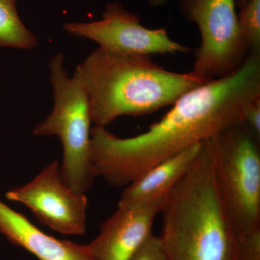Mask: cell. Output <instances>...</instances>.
Segmentation results:
<instances>
[{
    "mask_svg": "<svg viewBox=\"0 0 260 260\" xmlns=\"http://www.w3.org/2000/svg\"><path fill=\"white\" fill-rule=\"evenodd\" d=\"M158 236L168 260H236L237 237L219 197L208 142L167 195Z\"/></svg>",
    "mask_w": 260,
    "mask_h": 260,
    "instance_id": "obj_3",
    "label": "cell"
},
{
    "mask_svg": "<svg viewBox=\"0 0 260 260\" xmlns=\"http://www.w3.org/2000/svg\"><path fill=\"white\" fill-rule=\"evenodd\" d=\"M129 260H168L158 236L152 234Z\"/></svg>",
    "mask_w": 260,
    "mask_h": 260,
    "instance_id": "obj_15",
    "label": "cell"
},
{
    "mask_svg": "<svg viewBox=\"0 0 260 260\" xmlns=\"http://www.w3.org/2000/svg\"><path fill=\"white\" fill-rule=\"evenodd\" d=\"M90 101L92 121L106 127L124 116H141L172 105L183 94L208 83L192 72L169 71L150 56L97 48L78 64Z\"/></svg>",
    "mask_w": 260,
    "mask_h": 260,
    "instance_id": "obj_2",
    "label": "cell"
},
{
    "mask_svg": "<svg viewBox=\"0 0 260 260\" xmlns=\"http://www.w3.org/2000/svg\"><path fill=\"white\" fill-rule=\"evenodd\" d=\"M238 18L249 54L260 55V0H248Z\"/></svg>",
    "mask_w": 260,
    "mask_h": 260,
    "instance_id": "obj_13",
    "label": "cell"
},
{
    "mask_svg": "<svg viewBox=\"0 0 260 260\" xmlns=\"http://www.w3.org/2000/svg\"><path fill=\"white\" fill-rule=\"evenodd\" d=\"M243 123L260 138V97L246 108Z\"/></svg>",
    "mask_w": 260,
    "mask_h": 260,
    "instance_id": "obj_16",
    "label": "cell"
},
{
    "mask_svg": "<svg viewBox=\"0 0 260 260\" xmlns=\"http://www.w3.org/2000/svg\"><path fill=\"white\" fill-rule=\"evenodd\" d=\"M236 260H260V230L237 237Z\"/></svg>",
    "mask_w": 260,
    "mask_h": 260,
    "instance_id": "obj_14",
    "label": "cell"
},
{
    "mask_svg": "<svg viewBox=\"0 0 260 260\" xmlns=\"http://www.w3.org/2000/svg\"><path fill=\"white\" fill-rule=\"evenodd\" d=\"M260 97V55L249 54L232 75L193 89L141 134L120 138L106 127L91 129L97 177L125 187L155 164L220 132L242 124L246 108Z\"/></svg>",
    "mask_w": 260,
    "mask_h": 260,
    "instance_id": "obj_1",
    "label": "cell"
},
{
    "mask_svg": "<svg viewBox=\"0 0 260 260\" xmlns=\"http://www.w3.org/2000/svg\"><path fill=\"white\" fill-rule=\"evenodd\" d=\"M168 0H147L149 5L154 8L162 6L167 3Z\"/></svg>",
    "mask_w": 260,
    "mask_h": 260,
    "instance_id": "obj_17",
    "label": "cell"
},
{
    "mask_svg": "<svg viewBox=\"0 0 260 260\" xmlns=\"http://www.w3.org/2000/svg\"><path fill=\"white\" fill-rule=\"evenodd\" d=\"M0 234L37 260H94L88 245L59 239L43 232L26 216L0 200Z\"/></svg>",
    "mask_w": 260,
    "mask_h": 260,
    "instance_id": "obj_10",
    "label": "cell"
},
{
    "mask_svg": "<svg viewBox=\"0 0 260 260\" xmlns=\"http://www.w3.org/2000/svg\"><path fill=\"white\" fill-rule=\"evenodd\" d=\"M18 0H0V48L31 50L37 38L23 23L18 13Z\"/></svg>",
    "mask_w": 260,
    "mask_h": 260,
    "instance_id": "obj_12",
    "label": "cell"
},
{
    "mask_svg": "<svg viewBox=\"0 0 260 260\" xmlns=\"http://www.w3.org/2000/svg\"><path fill=\"white\" fill-rule=\"evenodd\" d=\"M5 197L26 206L39 222L56 232L85 234L88 198L67 185L57 160L49 162L28 184L7 191Z\"/></svg>",
    "mask_w": 260,
    "mask_h": 260,
    "instance_id": "obj_8",
    "label": "cell"
},
{
    "mask_svg": "<svg viewBox=\"0 0 260 260\" xmlns=\"http://www.w3.org/2000/svg\"><path fill=\"white\" fill-rule=\"evenodd\" d=\"M247 2L248 0H237V2H236V5H237L239 8H242L243 6L245 5Z\"/></svg>",
    "mask_w": 260,
    "mask_h": 260,
    "instance_id": "obj_18",
    "label": "cell"
},
{
    "mask_svg": "<svg viewBox=\"0 0 260 260\" xmlns=\"http://www.w3.org/2000/svg\"><path fill=\"white\" fill-rule=\"evenodd\" d=\"M236 0H181L183 16L201 36L192 72L207 81L232 75L249 55L236 13Z\"/></svg>",
    "mask_w": 260,
    "mask_h": 260,
    "instance_id": "obj_6",
    "label": "cell"
},
{
    "mask_svg": "<svg viewBox=\"0 0 260 260\" xmlns=\"http://www.w3.org/2000/svg\"><path fill=\"white\" fill-rule=\"evenodd\" d=\"M207 142L219 197L236 235L260 230L259 137L242 123Z\"/></svg>",
    "mask_w": 260,
    "mask_h": 260,
    "instance_id": "obj_5",
    "label": "cell"
},
{
    "mask_svg": "<svg viewBox=\"0 0 260 260\" xmlns=\"http://www.w3.org/2000/svg\"><path fill=\"white\" fill-rule=\"evenodd\" d=\"M203 143L193 145L143 173L125 186L118 205L146 203L166 198L194 165Z\"/></svg>",
    "mask_w": 260,
    "mask_h": 260,
    "instance_id": "obj_11",
    "label": "cell"
},
{
    "mask_svg": "<svg viewBox=\"0 0 260 260\" xmlns=\"http://www.w3.org/2000/svg\"><path fill=\"white\" fill-rule=\"evenodd\" d=\"M63 28L70 35L96 43L100 49L119 54L150 56L191 51L171 39L165 28L143 26L138 15L119 2L108 3L101 20L68 22Z\"/></svg>",
    "mask_w": 260,
    "mask_h": 260,
    "instance_id": "obj_7",
    "label": "cell"
},
{
    "mask_svg": "<svg viewBox=\"0 0 260 260\" xmlns=\"http://www.w3.org/2000/svg\"><path fill=\"white\" fill-rule=\"evenodd\" d=\"M64 54L49 62L54 106L47 119L32 130L36 136H57L63 147L61 177L67 185L85 193L96 179L92 158L90 101L78 71L70 77Z\"/></svg>",
    "mask_w": 260,
    "mask_h": 260,
    "instance_id": "obj_4",
    "label": "cell"
},
{
    "mask_svg": "<svg viewBox=\"0 0 260 260\" xmlns=\"http://www.w3.org/2000/svg\"><path fill=\"white\" fill-rule=\"evenodd\" d=\"M166 198L118 205L102 224L99 235L87 244L94 260H129L153 234Z\"/></svg>",
    "mask_w": 260,
    "mask_h": 260,
    "instance_id": "obj_9",
    "label": "cell"
}]
</instances>
